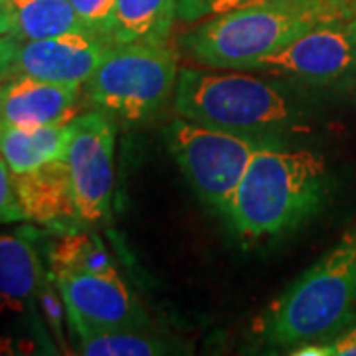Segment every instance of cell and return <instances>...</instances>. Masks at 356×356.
<instances>
[{
	"instance_id": "cell-17",
	"label": "cell",
	"mask_w": 356,
	"mask_h": 356,
	"mask_svg": "<svg viewBox=\"0 0 356 356\" xmlns=\"http://www.w3.org/2000/svg\"><path fill=\"white\" fill-rule=\"evenodd\" d=\"M175 344L145 329H117L79 337L77 355L86 356H159L175 353Z\"/></svg>"
},
{
	"instance_id": "cell-4",
	"label": "cell",
	"mask_w": 356,
	"mask_h": 356,
	"mask_svg": "<svg viewBox=\"0 0 356 356\" xmlns=\"http://www.w3.org/2000/svg\"><path fill=\"white\" fill-rule=\"evenodd\" d=\"M356 323V228L259 313L254 334L277 348L325 343ZM289 350V353H291Z\"/></svg>"
},
{
	"instance_id": "cell-23",
	"label": "cell",
	"mask_w": 356,
	"mask_h": 356,
	"mask_svg": "<svg viewBox=\"0 0 356 356\" xmlns=\"http://www.w3.org/2000/svg\"><path fill=\"white\" fill-rule=\"evenodd\" d=\"M16 48H18L16 40L10 38L8 34H0V81L8 79L10 65H13L14 56H16Z\"/></svg>"
},
{
	"instance_id": "cell-6",
	"label": "cell",
	"mask_w": 356,
	"mask_h": 356,
	"mask_svg": "<svg viewBox=\"0 0 356 356\" xmlns=\"http://www.w3.org/2000/svg\"><path fill=\"white\" fill-rule=\"evenodd\" d=\"M165 140L192 191L224 218H228L234 194L252 156L264 147L285 145L254 135L204 127L178 115L166 125Z\"/></svg>"
},
{
	"instance_id": "cell-21",
	"label": "cell",
	"mask_w": 356,
	"mask_h": 356,
	"mask_svg": "<svg viewBox=\"0 0 356 356\" xmlns=\"http://www.w3.org/2000/svg\"><path fill=\"white\" fill-rule=\"evenodd\" d=\"M295 356H356V323L344 332L325 343L303 344L291 350Z\"/></svg>"
},
{
	"instance_id": "cell-22",
	"label": "cell",
	"mask_w": 356,
	"mask_h": 356,
	"mask_svg": "<svg viewBox=\"0 0 356 356\" xmlns=\"http://www.w3.org/2000/svg\"><path fill=\"white\" fill-rule=\"evenodd\" d=\"M4 222H24V216L16 200L13 175L0 154V224Z\"/></svg>"
},
{
	"instance_id": "cell-2",
	"label": "cell",
	"mask_w": 356,
	"mask_h": 356,
	"mask_svg": "<svg viewBox=\"0 0 356 356\" xmlns=\"http://www.w3.org/2000/svg\"><path fill=\"white\" fill-rule=\"evenodd\" d=\"M329 186L331 175L318 153L264 147L245 168L226 220L243 242L280 238L317 214Z\"/></svg>"
},
{
	"instance_id": "cell-19",
	"label": "cell",
	"mask_w": 356,
	"mask_h": 356,
	"mask_svg": "<svg viewBox=\"0 0 356 356\" xmlns=\"http://www.w3.org/2000/svg\"><path fill=\"white\" fill-rule=\"evenodd\" d=\"M261 0H177V20L184 24H196L218 14L243 8Z\"/></svg>"
},
{
	"instance_id": "cell-15",
	"label": "cell",
	"mask_w": 356,
	"mask_h": 356,
	"mask_svg": "<svg viewBox=\"0 0 356 356\" xmlns=\"http://www.w3.org/2000/svg\"><path fill=\"white\" fill-rule=\"evenodd\" d=\"M177 22V0H117L109 38L113 44L166 46Z\"/></svg>"
},
{
	"instance_id": "cell-8",
	"label": "cell",
	"mask_w": 356,
	"mask_h": 356,
	"mask_svg": "<svg viewBox=\"0 0 356 356\" xmlns=\"http://www.w3.org/2000/svg\"><path fill=\"white\" fill-rule=\"evenodd\" d=\"M81 226H97L111 210L115 182V125L103 111L76 115L70 121L65 151Z\"/></svg>"
},
{
	"instance_id": "cell-1",
	"label": "cell",
	"mask_w": 356,
	"mask_h": 356,
	"mask_svg": "<svg viewBox=\"0 0 356 356\" xmlns=\"http://www.w3.org/2000/svg\"><path fill=\"white\" fill-rule=\"evenodd\" d=\"M356 13V0H261L192 24L180 48L210 70H242L313 28Z\"/></svg>"
},
{
	"instance_id": "cell-9",
	"label": "cell",
	"mask_w": 356,
	"mask_h": 356,
	"mask_svg": "<svg viewBox=\"0 0 356 356\" xmlns=\"http://www.w3.org/2000/svg\"><path fill=\"white\" fill-rule=\"evenodd\" d=\"M56 289L77 337L145 329L147 313L119 271H54Z\"/></svg>"
},
{
	"instance_id": "cell-13",
	"label": "cell",
	"mask_w": 356,
	"mask_h": 356,
	"mask_svg": "<svg viewBox=\"0 0 356 356\" xmlns=\"http://www.w3.org/2000/svg\"><path fill=\"white\" fill-rule=\"evenodd\" d=\"M67 143L70 121L42 127L0 125V154L13 177L65 159Z\"/></svg>"
},
{
	"instance_id": "cell-12",
	"label": "cell",
	"mask_w": 356,
	"mask_h": 356,
	"mask_svg": "<svg viewBox=\"0 0 356 356\" xmlns=\"http://www.w3.org/2000/svg\"><path fill=\"white\" fill-rule=\"evenodd\" d=\"M13 182L24 222L65 232H70L72 226H81L65 159L46 163L30 172L14 175Z\"/></svg>"
},
{
	"instance_id": "cell-11",
	"label": "cell",
	"mask_w": 356,
	"mask_h": 356,
	"mask_svg": "<svg viewBox=\"0 0 356 356\" xmlns=\"http://www.w3.org/2000/svg\"><path fill=\"white\" fill-rule=\"evenodd\" d=\"M83 86L51 83L36 77H10L0 83V125L42 127L76 117Z\"/></svg>"
},
{
	"instance_id": "cell-24",
	"label": "cell",
	"mask_w": 356,
	"mask_h": 356,
	"mask_svg": "<svg viewBox=\"0 0 356 356\" xmlns=\"http://www.w3.org/2000/svg\"><path fill=\"white\" fill-rule=\"evenodd\" d=\"M10 24H8V16L4 13V8H0V34H8Z\"/></svg>"
},
{
	"instance_id": "cell-20",
	"label": "cell",
	"mask_w": 356,
	"mask_h": 356,
	"mask_svg": "<svg viewBox=\"0 0 356 356\" xmlns=\"http://www.w3.org/2000/svg\"><path fill=\"white\" fill-rule=\"evenodd\" d=\"M115 2L117 0H72L74 8L81 16V20L88 24L89 30L103 34L107 38H109V28L113 20Z\"/></svg>"
},
{
	"instance_id": "cell-25",
	"label": "cell",
	"mask_w": 356,
	"mask_h": 356,
	"mask_svg": "<svg viewBox=\"0 0 356 356\" xmlns=\"http://www.w3.org/2000/svg\"><path fill=\"white\" fill-rule=\"evenodd\" d=\"M6 2H8V0H0V8H2V6H4Z\"/></svg>"
},
{
	"instance_id": "cell-14",
	"label": "cell",
	"mask_w": 356,
	"mask_h": 356,
	"mask_svg": "<svg viewBox=\"0 0 356 356\" xmlns=\"http://www.w3.org/2000/svg\"><path fill=\"white\" fill-rule=\"evenodd\" d=\"M2 8L10 24L8 36L18 44L70 32H93L81 20L72 0H8Z\"/></svg>"
},
{
	"instance_id": "cell-5",
	"label": "cell",
	"mask_w": 356,
	"mask_h": 356,
	"mask_svg": "<svg viewBox=\"0 0 356 356\" xmlns=\"http://www.w3.org/2000/svg\"><path fill=\"white\" fill-rule=\"evenodd\" d=\"M177 54L168 46L113 44L83 83V95L97 111L125 123H143L175 97Z\"/></svg>"
},
{
	"instance_id": "cell-10",
	"label": "cell",
	"mask_w": 356,
	"mask_h": 356,
	"mask_svg": "<svg viewBox=\"0 0 356 356\" xmlns=\"http://www.w3.org/2000/svg\"><path fill=\"white\" fill-rule=\"evenodd\" d=\"M113 42L97 32H70L22 42L16 48L10 77H36L51 83L83 86L102 64Z\"/></svg>"
},
{
	"instance_id": "cell-18",
	"label": "cell",
	"mask_w": 356,
	"mask_h": 356,
	"mask_svg": "<svg viewBox=\"0 0 356 356\" xmlns=\"http://www.w3.org/2000/svg\"><path fill=\"white\" fill-rule=\"evenodd\" d=\"M54 271H113L115 264L97 236L65 232L50 248Z\"/></svg>"
},
{
	"instance_id": "cell-16",
	"label": "cell",
	"mask_w": 356,
	"mask_h": 356,
	"mask_svg": "<svg viewBox=\"0 0 356 356\" xmlns=\"http://www.w3.org/2000/svg\"><path fill=\"white\" fill-rule=\"evenodd\" d=\"M42 287V266L32 242L20 234H0V303L22 311Z\"/></svg>"
},
{
	"instance_id": "cell-7",
	"label": "cell",
	"mask_w": 356,
	"mask_h": 356,
	"mask_svg": "<svg viewBox=\"0 0 356 356\" xmlns=\"http://www.w3.org/2000/svg\"><path fill=\"white\" fill-rule=\"evenodd\" d=\"M245 72L285 77L311 88L356 89V13L313 28Z\"/></svg>"
},
{
	"instance_id": "cell-3",
	"label": "cell",
	"mask_w": 356,
	"mask_h": 356,
	"mask_svg": "<svg viewBox=\"0 0 356 356\" xmlns=\"http://www.w3.org/2000/svg\"><path fill=\"white\" fill-rule=\"evenodd\" d=\"M172 107L178 117L204 127L285 145L287 137L305 129V109L287 83L248 76L242 70H180Z\"/></svg>"
}]
</instances>
